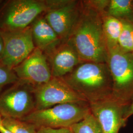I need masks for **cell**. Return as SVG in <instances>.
Instances as JSON below:
<instances>
[{
    "label": "cell",
    "mask_w": 133,
    "mask_h": 133,
    "mask_svg": "<svg viewBox=\"0 0 133 133\" xmlns=\"http://www.w3.org/2000/svg\"><path fill=\"white\" fill-rule=\"evenodd\" d=\"M103 14L82 1L81 13L68 40L82 62L107 63L108 49L103 30Z\"/></svg>",
    "instance_id": "1"
},
{
    "label": "cell",
    "mask_w": 133,
    "mask_h": 133,
    "mask_svg": "<svg viewBox=\"0 0 133 133\" xmlns=\"http://www.w3.org/2000/svg\"><path fill=\"white\" fill-rule=\"evenodd\" d=\"M62 78L89 104L112 96V81L107 63L81 62Z\"/></svg>",
    "instance_id": "2"
},
{
    "label": "cell",
    "mask_w": 133,
    "mask_h": 133,
    "mask_svg": "<svg viewBox=\"0 0 133 133\" xmlns=\"http://www.w3.org/2000/svg\"><path fill=\"white\" fill-rule=\"evenodd\" d=\"M89 112L88 103H66L36 110L21 120L33 124L38 129L70 128Z\"/></svg>",
    "instance_id": "3"
},
{
    "label": "cell",
    "mask_w": 133,
    "mask_h": 133,
    "mask_svg": "<svg viewBox=\"0 0 133 133\" xmlns=\"http://www.w3.org/2000/svg\"><path fill=\"white\" fill-rule=\"evenodd\" d=\"M107 64L112 81L111 97L127 105L133 98V53L124 52L118 46L108 49Z\"/></svg>",
    "instance_id": "4"
},
{
    "label": "cell",
    "mask_w": 133,
    "mask_h": 133,
    "mask_svg": "<svg viewBox=\"0 0 133 133\" xmlns=\"http://www.w3.org/2000/svg\"><path fill=\"white\" fill-rule=\"evenodd\" d=\"M48 10L46 0H8L0 5V30L13 31L28 27Z\"/></svg>",
    "instance_id": "5"
},
{
    "label": "cell",
    "mask_w": 133,
    "mask_h": 133,
    "mask_svg": "<svg viewBox=\"0 0 133 133\" xmlns=\"http://www.w3.org/2000/svg\"><path fill=\"white\" fill-rule=\"evenodd\" d=\"M35 88L18 80L0 93V116L21 119L36 110Z\"/></svg>",
    "instance_id": "6"
},
{
    "label": "cell",
    "mask_w": 133,
    "mask_h": 133,
    "mask_svg": "<svg viewBox=\"0 0 133 133\" xmlns=\"http://www.w3.org/2000/svg\"><path fill=\"white\" fill-rule=\"evenodd\" d=\"M48 10L44 16L62 41H66L81 13L82 1L46 0Z\"/></svg>",
    "instance_id": "7"
},
{
    "label": "cell",
    "mask_w": 133,
    "mask_h": 133,
    "mask_svg": "<svg viewBox=\"0 0 133 133\" xmlns=\"http://www.w3.org/2000/svg\"><path fill=\"white\" fill-rule=\"evenodd\" d=\"M1 32L4 42V50L0 64L12 70L36 48L31 25L20 30Z\"/></svg>",
    "instance_id": "8"
},
{
    "label": "cell",
    "mask_w": 133,
    "mask_h": 133,
    "mask_svg": "<svg viewBox=\"0 0 133 133\" xmlns=\"http://www.w3.org/2000/svg\"><path fill=\"white\" fill-rule=\"evenodd\" d=\"M34 94L36 110L66 103H87L59 77H52L46 83L35 88Z\"/></svg>",
    "instance_id": "9"
},
{
    "label": "cell",
    "mask_w": 133,
    "mask_h": 133,
    "mask_svg": "<svg viewBox=\"0 0 133 133\" xmlns=\"http://www.w3.org/2000/svg\"><path fill=\"white\" fill-rule=\"evenodd\" d=\"M12 70L18 79L28 83L35 89L52 77L46 55L37 48Z\"/></svg>",
    "instance_id": "10"
},
{
    "label": "cell",
    "mask_w": 133,
    "mask_h": 133,
    "mask_svg": "<svg viewBox=\"0 0 133 133\" xmlns=\"http://www.w3.org/2000/svg\"><path fill=\"white\" fill-rule=\"evenodd\" d=\"M126 105L112 97L105 100L89 104L91 112L100 124L103 133H119L125 126L124 119Z\"/></svg>",
    "instance_id": "11"
},
{
    "label": "cell",
    "mask_w": 133,
    "mask_h": 133,
    "mask_svg": "<svg viewBox=\"0 0 133 133\" xmlns=\"http://www.w3.org/2000/svg\"><path fill=\"white\" fill-rule=\"evenodd\" d=\"M45 55L53 77L62 78L82 62L76 50L68 40L62 41Z\"/></svg>",
    "instance_id": "12"
},
{
    "label": "cell",
    "mask_w": 133,
    "mask_h": 133,
    "mask_svg": "<svg viewBox=\"0 0 133 133\" xmlns=\"http://www.w3.org/2000/svg\"><path fill=\"white\" fill-rule=\"evenodd\" d=\"M31 27L35 47L45 54L50 52L63 41L48 23L43 14L34 21Z\"/></svg>",
    "instance_id": "13"
},
{
    "label": "cell",
    "mask_w": 133,
    "mask_h": 133,
    "mask_svg": "<svg viewBox=\"0 0 133 133\" xmlns=\"http://www.w3.org/2000/svg\"><path fill=\"white\" fill-rule=\"evenodd\" d=\"M103 21L108 49L118 46V39L123 28L122 21L105 13L103 15Z\"/></svg>",
    "instance_id": "14"
},
{
    "label": "cell",
    "mask_w": 133,
    "mask_h": 133,
    "mask_svg": "<svg viewBox=\"0 0 133 133\" xmlns=\"http://www.w3.org/2000/svg\"><path fill=\"white\" fill-rule=\"evenodd\" d=\"M106 14L119 20L133 23V3L130 0H109Z\"/></svg>",
    "instance_id": "15"
},
{
    "label": "cell",
    "mask_w": 133,
    "mask_h": 133,
    "mask_svg": "<svg viewBox=\"0 0 133 133\" xmlns=\"http://www.w3.org/2000/svg\"><path fill=\"white\" fill-rule=\"evenodd\" d=\"M70 128L73 133H103L98 121L91 111Z\"/></svg>",
    "instance_id": "16"
},
{
    "label": "cell",
    "mask_w": 133,
    "mask_h": 133,
    "mask_svg": "<svg viewBox=\"0 0 133 133\" xmlns=\"http://www.w3.org/2000/svg\"><path fill=\"white\" fill-rule=\"evenodd\" d=\"M2 123L13 133H37L38 129L28 122L12 118H2Z\"/></svg>",
    "instance_id": "17"
},
{
    "label": "cell",
    "mask_w": 133,
    "mask_h": 133,
    "mask_svg": "<svg viewBox=\"0 0 133 133\" xmlns=\"http://www.w3.org/2000/svg\"><path fill=\"white\" fill-rule=\"evenodd\" d=\"M121 21L123 28L118 39V46L124 52L133 53V23L127 20Z\"/></svg>",
    "instance_id": "18"
},
{
    "label": "cell",
    "mask_w": 133,
    "mask_h": 133,
    "mask_svg": "<svg viewBox=\"0 0 133 133\" xmlns=\"http://www.w3.org/2000/svg\"><path fill=\"white\" fill-rule=\"evenodd\" d=\"M18 80L12 70L0 64V93L5 86L13 84Z\"/></svg>",
    "instance_id": "19"
},
{
    "label": "cell",
    "mask_w": 133,
    "mask_h": 133,
    "mask_svg": "<svg viewBox=\"0 0 133 133\" xmlns=\"http://www.w3.org/2000/svg\"><path fill=\"white\" fill-rule=\"evenodd\" d=\"M37 133H73L70 128H50L41 127L38 129Z\"/></svg>",
    "instance_id": "20"
},
{
    "label": "cell",
    "mask_w": 133,
    "mask_h": 133,
    "mask_svg": "<svg viewBox=\"0 0 133 133\" xmlns=\"http://www.w3.org/2000/svg\"><path fill=\"white\" fill-rule=\"evenodd\" d=\"M133 115V98L130 103L126 107L125 114H124V119L127 122L130 117Z\"/></svg>",
    "instance_id": "21"
},
{
    "label": "cell",
    "mask_w": 133,
    "mask_h": 133,
    "mask_svg": "<svg viewBox=\"0 0 133 133\" xmlns=\"http://www.w3.org/2000/svg\"><path fill=\"white\" fill-rule=\"evenodd\" d=\"M0 133H13L6 128L2 123V117L0 116Z\"/></svg>",
    "instance_id": "22"
},
{
    "label": "cell",
    "mask_w": 133,
    "mask_h": 133,
    "mask_svg": "<svg viewBox=\"0 0 133 133\" xmlns=\"http://www.w3.org/2000/svg\"><path fill=\"white\" fill-rule=\"evenodd\" d=\"M3 50H4V42L2 38V36L1 35V32L0 30V62L2 60V58L3 56Z\"/></svg>",
    "instance_id": "23"
},
{
    "label": "cell",
    "mask_w": 133,
    "mask_h": 133,
    "mask_svg": "<svg viewBox=\"0 0 133 133\" xmlns=\"http://www.w3.org/2000/svg\"><path fill=\"white\" fill-rule=\"evenodd\" d=\"M3 0H0V5H1V4L3 2Z\"/></svg>",
    "instance_id": "24"
}]
</instances>
